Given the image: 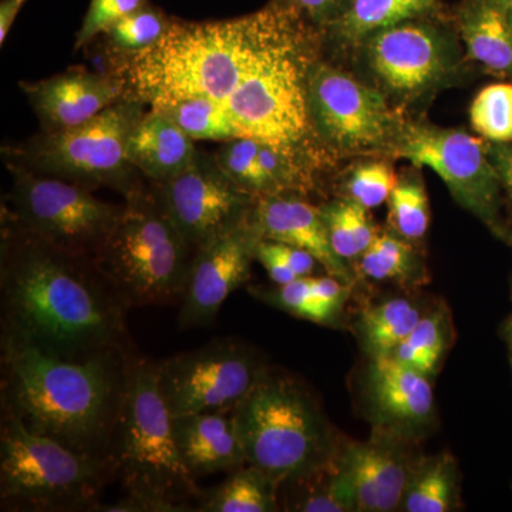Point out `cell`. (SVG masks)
I'll list each match as a JSON object with an SVG mask.
<instances>
[{
  "label": "cell",
  "instance_id": "obj_9",
  "mask_svg": "<svg viewBox=\"0 0 512 512\" xmlns=\"http://www.w3.org/2000/svg\"><path fill=\"white\" fill-rule=\"evenodd\" d=\"M461 45L451 13L404 20L367 36L353 52L369 83L406 113L463 83Z\"/></svg>",
  "mask_w": 512,
  "mask_h": 512
},
{
  "label": "cell",
  "instance_id": "obj_35",
  "mask_svg": "<svg viewBox=\"0 0 512 512\" xmlns=\"http://www.w3.org/2000/svg\"><path fill=\"white\" fill-rule=\"evenodd\" d=\"M397 178L386 158L373 157L350 171L343 184V198L362 205L366 210H373L389 200Z\"/></svg>",
  "mask_w": 512,
  "mask_h": 512
},
{
  "label": "cell",
  "instance_id": "obj_42",
  "mask_svg": "<svg viewBox=\"0 0 512 512\" xmlns=\"http://www.w3.org/2000/svg\"><path fill=\"white\" fill-rule=\"evenodd\" d=\"M256 259L261 262L265 271L268 272L269 278H271L272 282H275L276 285L291 284V282L301 278V276L296 275L291 266L286 264L284 259L278 255L274 245H272V242L268 241V239H262V241L259 242L258 249H256Z\"/></svg>",
  "mask_w": 512,
  "mask_h": 512
},
{
  "label": "cell",
  "instance_id": "obj_37",
  "mask_svg": "<svg viewBox=\"0 0 512 512\" xmlns=\"http://www.w3.org/2000/svg\"><path fill=\"white\" fill-rule=\"evenodd\" d=\"M259 141L254 138H234L215 156L222 171L242 190L255 197V156ZM256 198V197H255ZM258 200V198H256Z\"/></svg>",
  "mask_w": 512,
  "mask_h": 512
},
{
  "label": "cell",
  "instance_id": "obj_43",
  "mask_svg": "<svg viewBox=\"0 0 512 512\" xmlns=\"http://www.w3.org/2000/svg\"><path fill=\"white\" fill-rule=\"evenodd\" d=\"M271 242L272 245H274L275 251L278 252V255L281 256L286 264L291 266L293 271H295V274L301 276V278L311 276L312 272L315 271L316 264H319L315 256L309 254L305 249L281 244V242Z\"/></svg>",
  "mask_w": 512,
  "mask_h": 512
},
{
  "label": "cell",
  "instance_id": "obj_17",
  "mask_svg": "<svg viewBox=\"0 0 512 512\" xmlns=\"http://www.w3.org/2000/svg\"><path fill=\"white\" fill-rule=\"evenodd\" d=\"M356 498V511L400 510L421 460L406 431L379 426L373 437L339 453Z\"/></svg>",
  "mask_w": 512,
  "mask_h": 512
},
{
  "label": "cell",
  "instance_id": "obj_16",
  "mask_svg": "<svg viewBox=\"0 0 512 512\" xmlns=\"http://www.w3.org/2000/svg\"><path fill=\"white\" fill-rule=\"evenodd\" d=\"M261 241L252 212L238 227L197 249L181 299V329L202 328L214 322L228 296L247 284Z\"/></svg>",
  "mask_w": 512,
  "mask_h": 512
},
{
  "label": "cell",
  "instance_id": "obj_20",
  "mask_svg": "<svg viewBox=\"0 0 512 512\" xmlns=\"http://www.w3.org/2000/svg\"><path fill=\"white\" fill-rule=\"evenodd\" d=\"M367 394L380 426L409 433L433 417L434 394L429 376L393 356L372 357Z\"/></svg>",
  "mask_w": 512,
  "mask_h": 512
},
{
  "label": "cell",
  "instance_id": "obj_22",
  "mask_svg": "<svg viewBox=\"0 0 512 512\" xmlns=\"http://www.w3.org/2000/svg\"><path fill=\"white\" fill-rule=\"evenodd\" d=\"M454 25L467 62L485 73L512 80V25L497 0H461L453 10Z\"/></svg>",
  "mask_w": 512,
  "mask_h": 512
},
{
  "label": "cell",
  "instance_id": "obj_33",
  "mask_svg": "<svg viewBox=\"0 0 512 512\" xmlns=\"http://www.w3.org/2000/svg\"><path fill=\"white\" fill-rule=\"evenodd\" d=\"M473 130L491 143H512V84L484 87L470 107Z\"/></svg>",
  "mask_w": 512,
  "mask_h": 512
},
{
  "label": "cell",
  "instance_id": "obj_47",
  "mask_svg": "<svg viewBox=\"0 0 512 512\" xmlns=\"http://www.w3.org/2000/svg\"><path fill=\"white\" fill-rule=\"evenodd\" d=\"M511 365H512V362H511Z\"/></svg>",
  "mask_w": 512,
  "mask_h": 512
},
{
  "label": "cell",
  "instance_id": "obj_32",
  "mask_svg": "<svg viewBox=\"0 0 512 512\" xmlns=\"http://www.w3.org/2000/svg\"><path fill=\"white\" fill-rule=\"evenodd\" d=\"M171 22L173 19L168 18L163 10L148 3L119 20L104 36L107 46L116 56L126 57L157 43L170 28Z\"/></svg>",
  "mask_w": 512,
  "mask_h": 512
},
{
  "label": "cell",
  "instance_id": "obj_13",
  "mask_svg": "<svg viewBox=\"0 0 512 512\" xmlns=\"http://www.w3.org/2000/svg\"><path fill=\"white\" fill-rule=\"evenodd\" d=\"M8 168L13 185L3 215L57 248L94 258L123 205L100 200L86 185L15 163Z\"/></svg>",
  "mask_w": 512,
  "mask_h": 512
},
{
  "label": "cell",
  "instance_id": "obj_41",
  "mask_svg": "<svg viewBox=\"0 0 512 512\" xmlns=\"http://www.w3.org/2000/svg\"><path fill=\"white\" fill-rule=\"evenodd\" d=\"M313 295L333 316H338L343 303L348 296L349 285L343 284L339 279L326 275L322 278H309Z\"/></svg>",
  "mask_w": 512,
  "mask_h": 512
},
{
  "label": "cell",
  "instance_id": "obj_25",
  "mask_svg": "<svg viewBox=\"0 0 512 512\" xmlns=\"http://www.w3.org/2000/svg\"><path fill=\"white\" fill-rule=\"evenodd\" d=\"M279 485L259 468L245 466L231 471L214 490L202 495L201 512H274L281 510L278 503Z\"/></svg>",
  "mask_w": 512,
  "mask_h": 512
},
{
  "label": "cell",
  "instance_id": "obj_11",
  "mask_svg": "<svg viewBox=\"0 0 512 512\" xmlns=\"http://www.w3.org/2000/svg\"><path fill=\"white\" fill-rule=\"evenodd\" d=\"M308 110L319 147L339 157L392 160L409 121L375 86L319 57L309 69Z\"/></svg>",
  "mask_w": 512,
  "mask_h": 512
},
{
  "label": "cell",
  "instance_id": "obj_18",
  "mask_svg": "<svg viewBox=\"0 0 512 512\" xmlns=\"http://www.w3.org/2000/svg\"><path fill=\"white\" fill-rule=\"evenodd\" d=\"M20 89L45 133L82 126L124 99V86L116 74L89 70H69L39 82H22Z\"/></svg>",
  "mask_w": 512,
  "mask_h": 512
},
{
  "label": "cell",
  "instance_id": "obj_24",
  "mask_svg": "<svg viewBox=\"0 0 512 512\" xmlns=\"http://www.w3.org/2000/svg\"><path fill=\"white\" fill-rule=\"evenodd\" d=\"M451 13L443 0H353L348 12L323 30V40L355 50L367 36L404 20Z\"/></svg>",
  "mask_w": 512,
  "mask_h": 512
},
{
  "label": "cell",
  "instance_id": "obj_38",
  "mask_svg": "<svg viewBox=\"0 0 512 512\" xmlns=\"http://www.w3.org/2000/svg\"><path fill=\"white\" fill-rule=\"evenodd\" d=\"M319 210L328 229L333 251L346 262L360 258L362 251L357 245L349 200L342 198V200L332 201L320 207Z\"/></svg>",
  "mask_w": 512,
  "mask_h": 512
},
{
  "label": "cell",
  "instance_id": "obj_14",
  "mask_svg": "<svg viewBox=\"0 0 512 512\" xmlns=\"http://www.w3.org/2000/svg\"><path fill=\"white\" fill-rule=\"evenodd\" d=\"M266 372L264 360L252 346L237 339H217L163 360L160 390L173 417L232 412Z\"/></svg>",
  "mask_w": 512,
  "mask_h": 512
},
{
  "label": "cell",
  "instance_id": "obj_6",
  "mask_svg": "<svg viewBox=\"0 0 512 512\" xmlns=\"http://www.w3.org/2000/svg\"><path fill=\"white\" fill-rule=\"evenodd\" d=\"M195 252L157 187H138L126 195L119 220L93 259L131 309L181 301Z\"/></svg>",
  "mask_w": 512,
  "mask_h": 512
},
{
  "label": "cell",
  "instance_id": "obj_2",
  "mask_svg": "<svg viewBox=\"0 0 512 512\" xmlns=\"http://www.w3.org/2000/svg\"><path fill=\"white\" fill-rule=\"evenodd\" d=\"M306 18L291 0H269L249 15L175 20L153 46L120 57L124 97L164 110L188 99L225 103L258 60Z\"/></svg>",
  "mask_w": 512,
  "mask_h": 512
},
{
  "label": "cell",
  "instance_id": "obj_26",
  "mask_svg": "<svg viewBox=\"0 0 512 512\" xmlns=\"http://www.w3.org/2000/svg\"><path fill=\"white\" fill-rule=\"evenodd\" d=\"M458 470L450 454L421 460L414 471L400 510L407 512H448L457 507Z\"/></svg>",
  "mask_w": 512,
  "mask_h": 512
},
{
  "label": "cell",
  "instance_id": "obj_8",
  "mask_svg": "<svg viewBox=\"0 0 512 512\" xmlns=\"http://www.w3.org/2000/svg\"><path fill=\"white\" fill-rule=\"evenodd\" d=\"M113 478L107 458L80 453L33 433L13 414L2 413V510L96 511L101 491Z\"/></svg>",
  "mask_w": 512,
  "mask_h": 512
},
{
  "label": "cell",
  "instance_id": "obj_28",
  "mask_svg": "<svg viewBox=\"0 0 512 512\" xmlns=\"http://www.w3.org/2000/svg\"><path fill=\"white\" fill-rule=\"evenodd\" d=\"M359 259L360 271L373 281L406 285L423 278L424 268L414 244L394 232L377 234Z\"/></svg>",
  "mask_w": 512,
  "mask_h": 512
},
{
  "label": "cell",
  "instance_id": "obj_1",
  "mask_svg": "<svg viewBox=\"0 0 512 512\" xmlns=\"http://www.w3.org/2000/svg\"><path fill=\"white\" fill-rule=\"evenodd\" d=\"M2 346L86 360L131 348L128 309L92 256L57 248L3 215Z\"/></svg>",
  "mask_w": 512,
  "mask_h": 512
},
{
  "label": "cell",
  "instance_id": "obj_29",
  "mask_svg": "<svg viewBox=\"0 0 512 512\" xmlns=\"http://www.w3.org/2000/svg\"><path fill=\"white\" fill-rule=\"evenodd\" d=\"M389 224L394 234L417 244L430 225V204L420 167L403 171L389 200Z\"/></svg>",
  "mask_w": 512,
  "mask_h": 512
},
{
  "label": "cell",
  "instance_id": "obj_7",
  "mask_svg": "<svg viewBox=\"0 0 512 512\" xmlns=\"http://www.w3.org/2000/svg\"><path fill=\"white\" fill-rule=\"evenodd\" d=\"M247 464L281 487L318 473L338 454L328 420L302 384L265 373L232 410Z\"/></svg>",
  "mask_w": 512,
  "mask_h": 512
},
{
  "label": "cell",
  "instance_id": "obj_10",
  "mask_svg": "<svg viewBox=\"0 0 512 512\" xmlns=\"http://www.w3.org/2000/svg\"><path fill=\"white\" fill-rule=\"evenodd\" d=\"M143 106L124 97L82 126L40 131L10 151L9 163L90 188H116L126 197L140 187L134 180L136 168L128 163L127 147L134 127L146 114Z\"/></svg>",
  "mask_w": 512,
  "mask_h": 512
},
{
  "label": "cell",
  "instance_id": "obj_46",
  "mask_svg": "<svg viewBox=\"0 0 512 512\" xmlns=\"http://www.w3.org/2000/svg\"><path fill=\"white\" fill-rule=\"evenodd\" d=\"M497 2L500 3L501 8L504 9L505 15H507L512 25V0H497Z\"/></svg>",
  "mask_w": 512,
  "mask_h": 512
},
{
  "label": "cell",
  "instance_id": "obj_39",
  "mask_svg": "<svg viewBox=\"0 0 512 512\" xmlns=\"http://www.w3.org/2000/svg\"><path fill=\"white\" fill-rule=\"evenodd\" d=\"M291 2L323 32L348 12L353 0H291Z\"/></svg>",
  "mask_w": 512,
  "mask_h": 512
},
{
  "label": "cell",
  "instance_id": "obj_36",
  "mask_svg": "<svg viewBox=\"0 0 512 512\" xmlns=\"http://www.w3.org/2000/svg\"><path fill=\"white\" fill-rule=\"evenodd\" d=\"M148 3H150L148 0H90L82 28L77 32L74 49L79 50L89 45L97 36L104 35L119 20Z\"/></svg>",
  "mask_w": 512,
  "mask_h": 512
},
{
  "label": "cell",
  "instance_id": "obj_19",
  "mask_svg": "<svg viewBox=\"0 0 512 512\" xmlns=\"http://www.w3.org/2000/svg\"><path fill=\"white\" fill-rule=\"evenodd\" d=\"M254 221L262 239L305 249L315 256L326 274L349 286L355 281L348 262L333 251L319 208L309 202L291 192L259 198Z\"/></svg>",
  "mask_w": 512,
  "mask_h": 512
},
{
  "label": "cell",
  "instance_id": "obj_31",
  "mask_svg": "<svg viewBox=\"0 0 512 512\" xmlns=\"http://www.w3.org/2000/svg\"><path fill=\"white\" fill-rule=\"evenodd\" d=\"M167 113L192 140L239 138L227 107L212 99H188L161 110Z\"/></svg>",
  "mask_w": 512,
  "mask_h": 512
},
{
  "label": "cell",
  "instance_id": "obj_27",
  "mask_svg": "<svg viewBox=\"0 0 512 512\" xmlns=\"http://www.w3.org/2000/svg\"><path fill=\"white\" fill-rule=\"evenodd\" d=\"M423 315L420 306L407 298L372 306L363 312L359 322L363 346L372 357L392 355Z\"/></svg>",
  "mask_w": 512,
  "mask_h": 512
},
{
  "label": "cell",
  "instance_id": "obj_34",
  "mask_svg": "<svg viewBox=\"0 0 512 512\" xmlns=\"http://www.w3.org/2000/svg\"><path fill=\"white\" fill-rule=\"evenodd\" d=\"M309 278L311 276L296 279L291 284L276 285L275 288L251 286L249 292L262 302L296 318L311 320L319 325H330L336 318L313 295Z\"/></svg>",
  "mask_w": 512,
  "mask_h": 512
},
{
  "label": "cell",
  "instance_id": "obj_23",
  "mask_svg": "<svg viewBox=\"0 0 512 512\" xmlns=\"http://www.w3.org/2000/svg\"><path fill=\"white\" fill-rule=\"evenodd\" d=\"M194 140L167 113L151 110L134 127L128 140V163L154 183H164L194 161Z\"/></svg>",
  "mask_w": 512,
  "mask_h": 512
},
{
  "label": "cell",
  "instance_id": "obj_4",
  "mask_svg": "<svg viewBox=\"0 0 512 512\" xmlns=\"http://www.w3.org/2000/svg\"><path fill=\"white\" fill-rule=\"evenodd\" d=\"M161 362L128 352L126 386L109 461L126 497L100 511L183 512L204 491L184 464L160 390Z\"/></svg>",
  "mask_w": 512,
  "mask_h": 512
},
{
  "label": "cell",
  "instance_id": "obj_12",
  "mask_svg": "<svg viewBox=\"0 0 512 512\" xmlns=\"http://www.w3.org/2000/svg\"><path fill=\"white\" fill-rule=\"evenodd\" d=\"M392 160L429 167L464 210L483 222L494 237L512 247V228L504 215L503 188L488 157L484 138L458 128L409 119L394 147Z\"/></svg>",
  "mask_w": 512,
  "mask_h": 512
},
{
  "label": "cell",
  "instance_id": "obj_44",
  "mask_svg": "<svg viewBox=\"0 0 512 512\" xmlns=\"http://www.w3.org/2000/svg\"><path fill=\"white\" fill-rule=\"evenodd\" d=\"M28 0H2L0 5V43H5L13 23Z\"/></svg>",
  "mask_w": 512,
  "mask_h": 512
},
{
  "label": "cell",
  "instance_id": "obj_45",
  "mask_svg": "<svg viewBox=\"0 0 512 512\" xmlns=\"http://www.w3.org/2000/svg\"><path fill=\"white\" fill-rule=\"evenodd\" d=\"M501 335L507 343L508 350H510V357L512 362V313L508 316L507 320H505L503 329H501Z\"/></svg>",
  "mask_w": 512,
  "mask_h": 512
},
{
  "label": "cell",
  "instance_id": "obj_5",
  "mask_svg": "<svg viewBox=\"0 0 512 512\" xmlns=\"http://www.w3.org/2000/svg\"><path fill=\"white\" fill-rule=\"evenodd\" d=\"M322 43V30L303 19L258 60L224 103L239 138L278 148L306 170V158L322 150L308 110L309 69Z\"/></svg>",
  "mask_w": 512,
  "mask_h": 512
},
{
  "label": "cell",
  "instance_id": "obj_3",
  "mask_svg": "<svg viewBox=\"0 0 512 512\" xmlns=\"http://www.w3.org/2000/svg\"><path fill=\"white\" fill-rule=\"evenodd\" d=\"M131 349L66 360L2 346L3 412L33 433L109 460Z\"/></svg>",
  "mask_w": 512,
  "mask_h": 512
},
{
  "label": "cell",
  "instance_id": "obj_40",
  "mask_svg": "<svg viewBox=\"0 0 512 512\" xmlns=\"http://www.w3.org/2000/svg\"><path fill=\"white\" fill-rule=\"evenodd\" d=\"M487 153L497 171L498 178H500L505 210H507L508 222L512 228V143L487 141Z\"/></svg>",
  "mask_w": 512,
  "mask_h": 512
},
{
  "label": "cell",
  "instance_id": "obj_15",
  "mask_svg": "<svg viewBox=\"0 0 512 512\" xmlns=\"http://www.w3.org/2000/svg\"><path fill=\"white\" fill-rule=\"evenodd\" d=\"M165 207L197 251L251 217L256 198L242 190L217 160L197 153L180 174L156 183Z\"/></svg>",
  "mask_w": 512,
  "mask_h": 512
},
{
  "label": "cell",
  "instance_id": "obj_21",
  "mask_svg": "<svg viewBox=\"0 0 512 512\" xmlns=\"http://www.w3.org/2000/svg\"><path fill=\"white\" fill-rule=\"evenodd\" d=\"M173 424L178 450L197 480L247 464L232 412L184 414Z\"/></svg>",
  "mask_w": 512,
  "mask_h": 512
},
{
  "label": "cell",
  "instance_id": "obj_30",
  "mask_svg": "<svg viewBox=\"0 0 512 512\" xmlns=\"http://www.w3.org/2000/svg\"><path fill=\"white\" fill-rule=\"evenodd\" d=\"M448 325L441 311L427 313L419 320L410 335L394 349V359L430 376L436 372L444 350L447 349Z\"/></svg>",
  "mask_w": 512,
  "mask_h": 512
}]
</instances>
